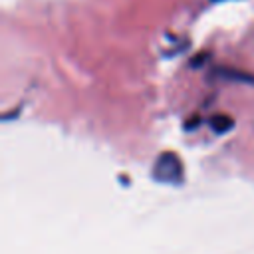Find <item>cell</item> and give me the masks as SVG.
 I'll list each match as a JSON object with an SVG mask.
<instances>
[{
	"label": "cell",
	"instance_id": "7a4b0ae2",
	"mask_svg": "<svg viewBox=\"0 0 254 254\" xmlns=\"http://www.w3.org/2000/svg\"><path fill=\"white\" fill-rule=\"evenodd\" d=\"M210 127L216 131V133H226V131H230L232 127H234V121L228 117V115H214L212 119H210Z\"/></svg>",
	"mask_w": 254,
	"mask_h": 254
},
{
	"label": "cell",
	"instance_id": "6da1fadb",
	"mask_svg": "<svg viewBox=\"0 0 254 254\" xmlns=\"http://www.w3.org/2000/svg\"><path fill=\"white\" fill-rule=\"evenodd\" d=\"M153 175H155V179H159L163 183H179L183 179V165L177 155L163 153L155 163Z\"/></svg>",
	"mask_w": 254,
	"mask_h": 254
}]
</instances>
